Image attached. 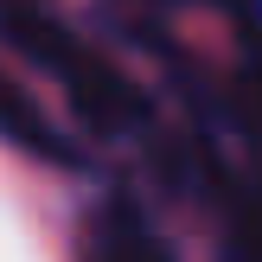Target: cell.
<instances>
[{
    "label": "cell",
    "instance_id": "6da1fadb",
    "mask_svg": "<svg viewBox=\"0 0 262 262\" xmlns=\"http://www.w3.org/2000/svg\"><path fill=\"white\" fill-rule=\"evenodd\" d=\"M0 45H13L19 64H32V71L71 102V115H77L83 135H96V141L147 135L154 102L141 96L90 38H77L51 7H38V0H0Z\"/></svg>",
    "mask_w": 262,
    "mask_h": 262
},
{
    "label": "cell",
    "instance_id": "3957f363",
    "mask_svg": "<svg viewBox=\"0 0 262 262\" xmlns=\"http://www.w3.org/2000/svg\"><path fill=\"white\" fill-rule=\"evenodd\" d=\"M211 192H217V256L262 262V160L250 166L211 160Z\"/></svg>",
    "mask_w": 262,
    "mask_h": 262
},
{
    "label": "cell",
    "instance_id": "277c9868",
    "mask_svg": "<svg viewBox=\"0 0 262 262\" xmlns=\"http://www.w3.org/2000/svg\"><path fill=\"white\" fill-rule=\"evenodd\" d=\"M217 7H243V0H217Z\"/></svg>",
    "mask_w": 262,
    "mask_h": 262
},
{
    "label": "cell",
    "instance_id": "7a4b0ae2",
    "mask_svg": "<svg viewBox=\"0 0 262 262\" xmlns=\"http://www.w3.org/2000/svg\"><path fill=\"white\" fill-rule=\"evenodd\" d=\"M77 262H179L160 217L135 192H102L77 217Z\"/></svg>",
    "mask_w": 262,
    "mask_h": 262
}]
</instances>
